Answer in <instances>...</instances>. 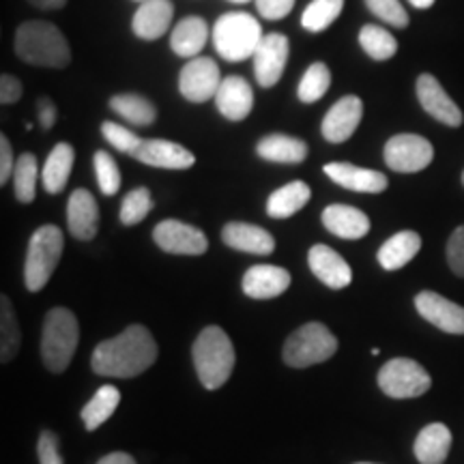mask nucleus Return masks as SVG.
<instances>
[{"label":"nucleus","mask_w":464,"mask_h":464,"mask_svg":"<svg viewBox=\"0 0 464 464\" xmlns=\"http://www.w3.org/2000/svg\"><path fill=\"white\" fill-rule=\"evenodd\" d=\"M63 247H65V239L58 226L45 224L33 232L24 263V284L31 293H39L50 282L61 263Z\"/></svg>","instance_id":"obj_6"},{"label":"nucleus","mask_w":464,"mask_h":464,"mask_svg":"<svg viewBox=\"0 0 464 464\" xmlns=\"http://www.w3.org/2000/svg\"><path fill=\"white\" fill-rule=\"evenodd\" d=\"M216 106L222 112L224 119L239 121L247 119L254 110V91L247 84L246 78L241 75H228L219 84L218 95H216Z\"/></svg>","instance_id":"obj_18"},{"label":"nucleus","mask_w":464,"mask_h":464,"mask_svg":"<svg viewBox=\"0 0 464 464\" xmlns=\"http://www.w3.org/2000/svg\"><path fill=\"white\" fill-rule=\"evenodd\" d=\"M15 54L34 67L63 69L72 61V50L61 28L44 20L24 22L15 33Z\"/></svg>","instance_id":"obj_2"},{"label":"nucleus","mask_w":464,"mask_h":464,"mask_svg":"<svg viewBox=\"0 0 464 464\" xmlns=\"http://www.w3.org/2000/svg\"><path fill=\"white\" fill-rule=\"evenodd\" d=\"M421 249V237L413 230H402L382 243L379 254V265L385 271H398L409 265Z\"/></svg>","instance_id":"obj_26"},{"label":"nucleus","mask_w":464,"mask_h":464,"mask_svg":"<svg viewBox=\"0 0 464 464\" xmlns=\"http://www.w3.org/2000/svg\"><path fill=\"white\" fill-rule=\"evenodd\" d=\"M288 52L290 44L288 37L282 33H269L265 34L263 42L254 52V75H256V82L263 89H271L280 82L284 69L288 63Z\"/></svg>","instance_id":"obj_12"},{"label":"nucleus","mask_w":464,"mask_h":464,"mask_svg":"<svg viewBox=\"0 0 464 464\" xmlns=\"http://www.w3.org/2000/svg\"><path fill=\"white\" fill-rule=\"evenodd\" d=\"M153 241L160 249L177 256H200L208 249L207 235L196 226L179 219H164L153 228Z\"/></svg>","instance_id":"obj_11"},{"label":"nucleus","mask_w":464,"mask_h":464,"mask_svg":"<svg viewBox=\"0 0 464 464\" xmlns=\"http://www.w3.org/2000/svg\"><path fill=\"white\" fill-rule=\"evenodd\" d=\"M121 402V392L116 390L114 385H103L95 392L89 402L84 404L82 409V421L86 426V430H97L102 423H106L112 413L116 411V406Z\"/></svg>","instance_id":"obj_32"},{"label":"nucleus","mask_w":464,"mask_h":464,"mask_svg":"<svg viewBox=\"0 0 464 464\" xmlns=\"http://www.w3.org/2000/svg\"><path fill=\"white\" fill-rule=\"evenodd\" d=\"M22 92H24V86H22L20 80L11 73H3V78H0V102L5 106H11V103L20 102Z\"/></svg>","instance_id":"obj_45"},{"label":"nucleus","mask_w":464,"mask_h":464,"mask_svg":"<svg viewBox=\"0 0 464 464\" xmlns=\"http://www.w3.org/2000/svg\"><path fill=\"white\" fill-rule=\"evenodd\" d=\"M417 100H420L421 108L426 110L432 119H437L439 123L448 127H460L462 125V110L458 108V103L445 92L443 86L434 75L421 73L417 78Z\"/></svg>","instance_id":"obj_14"},{"label":"nucleus","mask_w":464,"mask_h":464,"mask_svg":"<svg viewBox=\"0 0 464 464\" xmlns=\"http://www.w3.org/2000/svg\"><path fill=\"white\" fill-rule=\"evenodd\" d=\"M80 340V324L67 307L48 312L42 332V359L50 372H65L75 355Z\"/></svg>","instance_id":"obj_5"},{"label":"nucleus","mask_w":464,"mask_h":464,"mask_svg":"<svg viewBox=\"0 0 464 464\" xmlns=\"http://www.w3.org/2000/svg\"><path fill=\"white\" fill-rule=\"evenodd\" d=\"M230 3H239L241 5V3H249V0H230Z\"/></svg>","instance_id":"obj_51"},{"label":"nucleus","mask_w":464,"mask_h":464,"mask_svg":"<svg viewBox=\"0 0 464 464\" xmlns=\"http://www.w3.org/2000/svg\"><path fill=\"white\" fill-rule=\"evenodd\" d=\"M451 432L445 423H430L417 434L415 458L421 464H443L450 456Z\"/></svg>","instance_id":"obj_28"},{"label":"nucleus","mask_w":464,"mask_h":464,"mask_svg":"<svg viewBox=\"0 0 464 464\" xmlns=\"http://www.w3.org/2000/svg\"><path fill=\"white\" fill-rule=\"evenodd\" d=\"M359 45L374 61H390L398 52L396 37L387 33V28L376 24H365L359 31Z\"/></svg>","instance_id":"obj_35"},{"label":"nucleus","mask_w":464,"mask_h":464,"mask_svg":"<svg viewBox=\"0 0 464 464\" xmlns=\"http://www.w3.org/2000/svg\"><path fill=\"white\" fill-rule=\"evenodd\" d=\"M222 241L239 252L256 254V256H269L276 249V239L269 230L246 222H230L222 228Z\"/></svg>","instance_id":"obj_23"},{"label":"nucleus","mask_w":464,"mask_h":464,"mask_svg":"<svg viewBox=\"0 0 464 464\" xmlns=\"http://www.w3.org/2000/svg\"><path fill=\"white\" fill-rule=\"evenodd\" d=\"M69 232L80 241H91L100 230V207L89 189H75L67 202Z\"/></svg>","instance_id":"obj_19"},{"label":"nucleus","mask_w":464,"mask_h":464,"mask_svg":"<svg viewBox=\"0 0 464 464\" xmlns=\"http://www.w3.org/2000/svg\"><path fill=\"white\" fill-rule=\"evenodd\" d=\"M150 208H153V198H150V191L147 188H136L123 198L121 205V224L125 226H136L140 224L144 218L149 216Z\"/></svg>","instance_id":"obj_38"},{"label":"nucleus","mask_w":464,"mask_h":464,"mask_svg":"<svg viewBox=\"0 0 464 464\" xmlns=\"http://www.w3.org/2000/svg\"><path fill=\"white\" fill-rule=\"evenodd\" d=\"M133 158L147 166L164 168V170H188L196 164L194 153L189 149L170 140H142Z\"/></svg>","instance_id":"obj_21"},{"label":"nucleus","mask_w":464,"mask_h":464,"mask_svg":"<svg viewBox=\"0 0 464 464\" xmlns=\"http://www.w3.org/2000/svg\"><path fill=\"white\" fill-rule=\"evenodd\" d=\"M357 464H372V462H357Z\"/></svg>","instance_id":"obj_52"},{"label":"nucleus","mask_w":464,"mask_h":464,"mask_svg":"<svg viewBox=\"0 0 464 464\" xmlns=\"http://www.w3.org/2000/svg\"><path fill=\"white\" fill-rule=\"evenodd\" d=\"M307 265H310V271L324 286L334 290L346 288L353 280V271L346 260L335 249L323 246V243L310 247V252H307Z\"/></svg>","instance_id":"obj_16"},{"label":"nucleus","mask_w":464,"mask_h":464,"mask_svg":"<svg viewBox=\"0 0 464 464\" xmlns=\"http://www.w3.org/2000/svg\"><path fill=\"white\" fill-rule=\"evenodd\" d=\"M222 75L216 61L208 56L189 58V63L179 73V91L191 103H205L216 100Z\"/></svg>","instance_id":"obj_10"},{"label":"nucleus","mask_w":464,"mask_h":464,"mask_svg":"<svg viewBox=\"0 0 464 464\" xmlns=\"http://www.w3.org/2000/svg\"><path fill=\"white\" fill-rule=\"evenodd\" d=\"M15 161L17 160H14V149H11L9 138L0 136V183L3 185H7L9 177H14Z\"/></svg>","instance_id":"obj_46"},{"label":"nucleus","mask_w":464,"mask_h":464,"mask_svg":"<svg viewBox=\"0 0 464 464\" xmlns=\"http://www.w3.org/2000/svg\"><path fill=\"white\" fill-rule=\"evenodd\" d=\"M363 116V102L357 95L342 97L324 114L321 131L323 138L332 144L346 142L357 131Z\"/></svg>","instance_id":"obj_15"},{"label":"nucleus","mask_w":464,"mask_h":464,"mask_svg":"<svg viewBox=\"0 0 464 464\" xmlns=\"http://www.w3.org/2000/svg\"><path fill=\"white\" fill-rule=\"evenodd\" d=\"M256 153L274 164H301L307 158V144L286 133H271L256 144Z\"/></svg>","instance_id":"obj_27"},{"label":"nucleus","mask_w":464,"mask_h":464,"mask_svg":"<svg viewBox=\"0 0 464 464\" xmlns=\"http://www.w3.org/2000/svg\"><path fill=\"white\" fill-rule=\"evenodd\" d=\"M191 355L198 379L207 390H219L235 370V346L228 334L218 324L202 329L191 348Z\"/></svg>","instance_id":"obj_3"},{"label":"nucleus","mask_w":464,"mask_h":464,"mask_svg":"<svg viewBox=\"0 0 464 464\" xmlns=\"http://www.w3.org/2000/svg\"><path fill=\"white\" fill-rule=\"evenodd\" d=\"M92 166H95L97 183H100V189L103 196H114L116 191L121 189V172L119 164L112 155L106 153V150H97L95 160H92Z\"/></svg>","instance_id":"obj_39"},{"label":"nucleus","mask_w":464,"mask_h":464,"mask_svg":"<svg viewBox=\"0 0 464 464\" xmlns=\"http://www.w3.org/2000/svg\"><path fill=\"white\" fill-rule=\"evenodd\" d=\"M448 263L456 276L464 277V226L451 232L448 241Z\"/></svg>","instance_id":"obj_42"},{"label":"nucleus","mask_w":464,"mask_h":464,"mask_svg":"<svg viewBox=\"0 0 464 464\" xmlns=\"http://www.w3.org/2000/svg\"><path fill=\"white\" fill-rule=\"evenodd\" d=\"M256 3L258 14L266 20H282L293 11L297 0H254Z\"/></svg>","instance_id":"obj_44"},{"label":"nucleus","mask_w":464,"mask_h":464,"mask_svg":"<svg viewBox=\"0 0 464 464\" xmlns=\"http://www.w3.org/2000/svg\"><path fill=\"white\" fill-rule=\"evenodd\" d=\"M28 3H31L33 7H37L42 11H56V9L65 7L67 0H28Z\"/></svg>","instance_id":"obj_49"},{"label":"nucleus","mask_w":464,"mask_h":464,"mask_svg":"<svg viewBox=\"0 0 464 464\" xmlns=\"http://www.w3.org/2000/svg\"><path fill=\"white\" fill-rule=\"evenodd\" d=\"M39 161L33 153H22L15 161L14 170V191L15 198L22 205H31L37 196V179H39Z\"/></svg>","instance_id":"obj_34"},{"label":"nucleus","mask_w":464,"mask_h":464,"mask_svg":"<svg viewBox=\"0 0 464 464\" xmlns=\"http://www.w3.org/2000/svg\"><path fill=\"white\" fill-rule=\"evenodd\" d=\"M174 5L170 0H144L133 14L131 28L136 37L144 42H155V39L164 37L168 28L172 24Z\"/></svg>","instance_id":"obj_22"},{"label":"nucleus","mask_w":464,"mask_h":464,"mask_svg":"<svg viewBox=\"0 0 464 464\" xmlns=\"http://www.w3.org/2000/svg\"><path fill=\"white\" fill-rule=\"evenodd\" d=\"M208 24L198 15H188L170 33V48L181 58H196L207 45Z\"/></svg>","instance_id":"obj_25"},{"label":"nucleus","mask_w":464,"mask_h":464,"mask_svg":"<svg viewBox=\"0 0 464 464\" xmlns=\"http://www.w3.org/2000/svg\"><path fill=\"white\" fill-rule=\"evenodd\" d=\"M338 353V338L323 323H305L284 342V363L290 368H310L329 362Z\"/></svg>","instance_id":"obj_7"},{"label":"nucleus","mask_w":464,"mask_h":464,"mask_svg":"<svg viewBox=\"0 0 464 464\" xmlns=\"http://www.w3.org/2000/svg\"><path fill=\"white\" fill-rule=\"evenodd\" d=\"M140 3H144V0H140Z\"/></svg>","instance_id":"obj_54"},{"label":"nucleus","mask_w":464,"mask_h":464,"mask_svg":"<svg viewBox=\"0 0 464 464\" xmlns=\"http://www.w3.org/2000/svg\"><path fill=\"white\" fill-rule=\"evenodd\" d=\"M365 7L393 28L409 26V14H406L400 0H365Z\"/></svg>","instance_id":"obj_41"},{"label":"nucleus","mask_w":464,"mask_h":464,"mask_svg":"<svg viewBox=\"0 0 464 464\" xmlns=\"http://www.w3.org/2000/svg\"><path fill=\"white\" fill-rule=\"evenodd\" d=\"M434 160L432 144L417 133H398L385 144V164L393 172L413 174L428 168Z\"/></svg>","instance_id":"obj_9"},{"label":"nucleus","mask_w":464,"mask_h":464,"mask_svg":"<svg viewBox=\"0 0 464 464\" xmlns=\"http://www.w3.org/2000/svg\"><path fill=\"white\" fill-rule=\"evenodd\" d=\"M158 359V342L144 324H130L116 338L103 340L92 351L91 368L110 379H133Z\"/></svg>","instance_id":"obj_1"},{"label":"nucleus","mask_w":464,"mask_h":464,"mask_svg":"<svg viewBox=\"0 0 464 464\" xmlns=\"http://www.w3.org/2000/svg\"><path fill=\"white\" fill-rule=\"evenodd\" d=\"M462 185H464V172H462Z\"/></svg>","instance_id":"obj_53"},{"label":"nucleus","mask_w":464,"mask_h":464,"mask_svg":"<svg viewBox=\"0 0 464 464\" xmlns=\"http://www.w3.org/2000/svg\"><path fill=\"white\" fill-rule=\"evenodd\" d=\"M73 161L75 153L72 144L58 142L56 147L52 149V153L48 155V160H45L42 170L44 189L48 191V194H61V191L67 188V181L73 170Z\"/></svg>","instance_id":"obj_29"},{"label":"nucleus","mask_w":464,"mask_h":464,"mask_svg":"<svg viewBox=\"0 0 464 464\" xmlns=\"http://www.w3.org/2000/svg\"><path fill=\"white\" fill-rule=\"evenodd\" d=\"M102 136L106 138V142L112 144L116 150H121V153L125 155H131V158L138 153V149H140L142 144L140 136H136V133L130 131L123 125L112 123V121L102 123Z\"/></svg>","instance_id":"obj_40"},{"label":"nucleus","mask_w":464,"mask_h":464,"mask_svg":"<svg viewBox=\"0 0 464 464\" xmlns=\"http://www.w3.org/2000/svg\"><path fill=\"white\" fill-rule=\"evenodd\" d=\"M344 0H312L301 15V26L310 33H323L338 20Z\"/></svg>","instance_id":"obj_36"},{"label":"nucleus","mask_w":464,"mask_h":464,"mask_svg":"<svg viewBox=\"0 0 464 464\" xmlns=\"http://www.w3.org/2000/svg\"><path fill=\"white\" fill-rule=\"evenodd\" d=\"M97 464H136L133 456L125 454V451H112V454L103 456Z\"/></svg>","instance_id":"obj_48"},{"label":"nucleus","mask_w":464,"mask_h":464,"mask_svg":"<svg viewBox=\"0 0 464 464\" xmlns=\"http://www.w3.org/2000/svg\"><path fill=\"white\" fill-rule=\"evenodd\" d=\"M37 454L42 464H63L61 451H58V437L52 430H44L39 434Z\"/></svg>","instance_id":"obj_43"},{"label":"nucleus","mask_w":464,"mask_h":464,"mask_svg":"<svg viewBox=\"0 0 464 464\" xmlns=\"http://www.w3.org/2000/svg\"><path fill=\"white\" fill-rule=\"evenodd\" d=\"M323 170L334 183H338L340 188L359 191V194H381V191H385L387 185H390L382 172L346 164V161H334V164L324 166Z\"/></svg>","instance_id":"obj_17"},{"label":"nucleus","mask_w":464,"mask_h":464,"mask_svg":"<svg viewBox=\"0 0 464 464\" xmlns=\"http://www.w3.org/2000/svg\"><path fill=\"white\" fill-rule=\"evenodd\" d=\"M312 198L310 185L304 181H293L282 185L280 189H276L274 194L266 200V213L274 219H286L293 218L295 213H299L307 202Z\"/></svg>","instance_id":"obj_30"},{"label":"nucleus","mask_w":464,"mask_h":464,"mask_svg":"<svg viewBox=\"0 0 464 464\" xmlns=\"http://www.w3.org/2000/svg\"><path fill=\"white\" fill-rule=\"evenodd\" d=\"M379 387L385 396L406 400L420 398L432 387V379L428 370L415 359L396 357L387 362L379 372Z\"/></svg>","instance_id":"obj_8"},{"label":"nucleus","mask_w":464,"mask_h":464,"mask_svg":"<svg viewBox=\"0 0 464 464\" xmlns=\"http://www.w3.org/2000/svg\"><path fill=\"white\" fill-rule=\"evenodd\" d=\"M213 45L224 61L241 63L254 56V52L263 42V26L254 15L243 11L224 14L213 26Z\"/></svg>","instance_id":"obj_4"},{"label":"nucleus","mask_w":464,"mask_h":464,"mask_svg":"<svg viewBox=\"0 0 464 464\" xmlns=\"http://www.w3.org/2000/svg\"><path fill=\"white\" fill-rule=\"evenodd\" d=\"M415 307L421 318L439 327L440 332L464 335V307L445 299L434 290H421L415 297Z\"/></svg>","instance_id":"obj_13"},{"label":"nucleus","mask_w":464,"mask_h":464,"mask_svg":"<svg viewBox=\"0 0 464 464\" xmlns=\"http://www.w3.org/2000/svg\"><path fill=\"white\" fill-rule=\"evenodd\" d=\"M323 224L332 235L344 241L363 239L370 232V218L351 205H329L323 211Z\"/></svg>","instance_id":"obj_24"},{"label":"nucleus","mask_w":464,"mask_h":464,"mask_svg":"<svg viewBox=\"0 0 464 464\" xmlns=\"http://www.w3.org/2000/svg\"><path fill=\"white\" fill-rule=\"evenodd\" d=\"M37 119L44 130H52L58 119V110L54 106V102L48 100V97H42V100L37 102Z\"/></svg>","instance_id":"obj_47"},{"label":"nucleus","mask_w":464,"mask_h":464,"mask_svg":"<svg viewBox=\"0 0 464 464\" xmlns=\"http://www.w3.org/2000/svg\"><path fill=\"white\" fill-rule=\"evenodd\" d=\"M22 342L20 323L7 295L0 297V362L9 363L17 355Z\"/></svg>","instance_id":"obj_33"},{"label":"nucleus","mask_w":464,"mask_h":464,"mask_svg":"<svg viewBox=\"0 0 464 464\" xmlns=\"http://www.w3.org/2000/svg\"><path fill=\"white\" fill-rule=\"evenodd\" d=\"M110 108H112L119 116H123L125 121H130L131 125L138 127L153 125L155 119H158V108H155L147 97L136 95V92H121V95H114L112 100H110Z\"/></svg>","instance_id":"obj_31"},{"label":"nucleus","mask_w":464,"mask_h":464,"mask_svg":"<svg viewBox=\"0 0 464 464\" xmlns=\"http://www.w3.org/2000/svg\"><path fill=\"white\" fill-rule=\"evenodd\" d=\"M415 9H430L437 0H409Z\"/></svg>","instance_id":"obj_50"},{"label":"nucleus","mask_w":464,"mask_h":464,"mask_svg":"<svg viewBox=\"0 0 464 464\" xmlns=\"http://www.w3.org/2000/svg\"><path fill=\"white\" fill-rule=\"evenodd\" d=\"M290 274L276 265H254L243 276V293L249 299H276L286 293Z\"/></svg>","instance_id":"obj_20"},{"label":"nucleus","mask_w":464,"mask_h":464,"mask_svg":"<svg viewBox=\"0 0 464 464\" xmlns=\"http://www.w3.org/2000/svg\"><path fill=\"white\" fill-rule=\"evenodd\" d=\"M329 86H332V72H329V67L324 65V63H312V65L307 67V72L304 73V78L299 80V102L314 103L318 100H323L324 92L329 91Z\"/></svg>","instance_id":"obj_37"}]
</instances>
